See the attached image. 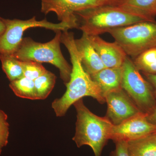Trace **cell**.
<instances>
[{"label":"cell","instance_id":"24","mask_svg":"<svg viewBox=\"0 0 156 156\" xmlns=\"http://www.w3.org/2000/svg\"><path fill=\"white\" fill-rule=\"evenodd\" d=\"M147 119L150 122L156 126V106L152 111L147 115Z\"/></svg>","mask_w":156,"mask_h":156},{"label":"cell","instance_id":"10","mask_svg":"<svg viewBox=\"0 0 156 156\" xmlns=\"http://www.w3.org/2000/svg\"><path fill=\"white\" fill-rule=\"evenodd\" d=\"M105 98L107 105L106 117L114 125L143 113L122 88L109 92Z\"/></svg>","mask_w":156,"mask_h":156},{"label":"cell","instance_id":"6","mask_svg":"<svg viewBox=\"0 0 156 156\" xmlns=\"http://www.w3.org/2000/svg\"><path fill=\"white\" fill-rule=\"evenodd\" d=\"M122 68L121 87L140 111L148 114L156 106L152 87L141 75L131 57L127 56Z\"/></svg>","mask_w":156,"mask_h":156},{"label":"cell","instance_id":"27","mask_svg":"<svg viewBox=\"0 0 156 156\" xmlns=\"http://www.w3.org/2000/svg\"><path fill=\"white\" fill-rule=\"evenodd\" d=\"M153 134L154 135V136H155L156 137V132H155V133H154V134Z\"/></svg>","mask_w":156,"mask_h":156},{"label":"cell","instance_id":"11","mask_svg":"<svg viewBox=\"0 0 156 156\" xmlns=\"http://www.w3.org/2000/svg\"><path fill=\"white\" fill-rule=\"evenodd\" d=\"M89 37L92 46L98 53L105 68L122 66L128 56L116 42H107L99 36Z\"/></svg>","mask_w":156,"mask_h":156},{"label":"cell","instance_id":"19","mask_svg":"<svg viewBox=\"0 0 156 156\" xmlns=\"http://www.w3.org/2000/svg\"><path fill=\"white\" fill-rule=\"evenodd\" d=\"M2 68L10 82L24 76L20 60L13 55H0Z\"/></svg>","mask_w":156,"mask_h":156},{"label":"cell","instance_id":"23","mask_svg":"<svg viewBox=\"0 0 156 156\" xmlns=\"http://www.w3.org/2000/svg\"><path fill=\"white\" fill-rule=\"evenodd\" d=\"M145 79L151 84L153 89L154 93L156 97V74L143 73Z\"/></svg>","mask_w":156,"mask_h":156},{"label":"cell","instance_id":"25","mask_svg":"<svg viewBox=\"0 0 156 156\" xmlns=\"http://www.w3.org/2000/svg\"><path fill=\"white\" fill-rule=\"evenodd\" d=\"M6 30V25L3 20V18L0 17V37L2 36Z\"/></svg>","mask_w":156,"mask_h":156},{"label":"cell","instance_id":"2","mask_svg":"<svg viewBox=\"0 0 156 156\" xmlns=\"http://www.w3.org/2000/svg\"><path fill=\"white\" fill-rule=\"evenodd\" d=\"M77 29L87 35L99 36L111 30L150 21L118 5H103L76 12Z\"/></svg>","mask_w":156,"mask_h":156},{"label":"cell","instance_id":"13","mask_svg":"<svg viewBox=\"0 0 156 156\" xmlns=\"http://www.w3.org/2000/svg\"><path fill=\"white\" fill-rule=\"evenodd\" d=\"M122 66L119 67L105 68L91 76L101 91L104 97L112 91L121 89L122 77Z\"/></svg>","mask_w":156,"mask_h":156},{"label":"cell","instance_id":"9","mask_svg":"<svg viewBox=\"0 0 156 156\" xmlns=\"http://www.w3.org/2000/svg\"><path fill=\"white\" fill-rule=\"evenodd\" d=\"M146 114L141 113L118 125H114L110 139L130 140L140 139L156 132V126L150 122Z\"/></svg>","mask_w":156,"mask_h":156},{"label":"cell","instance_id":"26","mask_svg":"<svg viewBox=\"0 0 156 156\" xmlns=\"http://www.w3.org/2000/svg\"><path fill=\"white\" fill-rule=\"evenodd\" d=\"M114 5H119L123 0H107Z\"/></svg>","mask_w":156,"mask_h":156},{"label":"cell","instance_id":"8","mask_svg":"<svg viewBox=\"0 0 156 156\" xmlns=\"http://www.w3.org/2000/svg\"><path fill=\"white\" fill-rule=\"evenodd\" d=\"M41 11L47 15L54 12L60 22L67 23L77 28L76 12L103 5H114L107 0H41Z\"/></svg>","mask_w":156,"mask_h":156},{"label":"cell","instance_id":"22","mask_svg":"<svg viewBox=\"0 0 156 156\" xmlns=\"http://www.w3.org/2000/svg\"><path fill=\"white\" fill-rule=\"evenodd\" d=\"M114 142L115 143V148L110 156H131L128 151V141L119 140Z\"/></svg>","mask_w":156,"mask_h":156},{"label":"cell","instance_id":"15","mask_svg":"<svg viewBox=\"0 0 156 156\" xmlns=\"http://www.w3.org/2000/svg\"><path fill=\"white\" fill-rule=\"evenodd\" d=\"M128 143L131 156H156V137L153 134Z\"/></svg>","mask_w":156,"mask_h":156},{"label":"cell","instance_id":"5","mask_svg":"<svg viewBox=\"0 0 156 156\" xmlns=\"http://www.w3.org/2000/svg\"><path fill=\"white\" fill-rule=\"evenodd\" d=\"M108 33L132 59L144 51L156 48V21L137 23L111 30Z\"/></svg>","mask_w":156,"mask_h":156},{"label":"cell","instance_id":"4","mask_svg":"<svg viewBox=\"0 0 156 156\" xmlns=\"http://www.w3.org/2000/svg\"><path fill=\"white\" fill-rule=\"evenodd\" d=\"M51 41L45 43L35 41L30 37L23 38L13 56L20 61L48 63L59 70L60 78L65 85L69 82L72 66L64 58L61 49L62 31L55 32Z\"/></svg>","mask_w":156,"mask_h":156},{"label":"cell","instance_id":"18","mask_svg":"<svg viewBox=\"0 0 156 156\" xmlns=\"http://www.w3.org/2000/svg\"><path fill=\"white\" fill-rule=\"evenodd\" d=\"M56 77L48 71L34 80L37 100H44L48 98L56 84Z\"/></svg>","mask_w":156,"mask_h":156},{"label":"cell","instance_id":"1","mask_svg":"<svg viewBox=\"0 0 156 156\" xmlns=\"http://www.w3.org/2000/svg\"><path fill=\"white\" fill-rule=\"evenodd\" d=\"M75 41L73 33L68 30L62 32L61 43L67 48L72 66L69 82L66 85V91L52 103L57 117L64 116L72 105L85 97H92L100 103L105 102L100 89L84 69Z\"/></svg>","mask_w":156,"mask_h":156},{"label":"cell","instance_id":"3","mask_svg":"<svg viewBox=\"0 0 156 156\" xmlns=\"http://www.w3.org/2000/svg\"><path fill=\"white\" fill-rule=\"evenodd\" d=\"M73 105L77 119L73 140L78 147L89 146L95 156H101L104 147L110 139L113 124L107 117L98 116L90 111L84 104L83 98Z\"/></svg>","mask_w":156,"mask_h":156},{"label":"cell","instance_id":"14","mask_svg":"<svg viewBox=\"0 0 156 156\" xmlns=\"http://www.w3.org/2000/svg\"><path fill=\"white\" fill-rule=\"evenodd\" d=\"M121 8L151 21H156V0H123Z\"/></svg>","mask_w":156,"mask_h":156},{"label":"cell","instance_id":"12","mask_svg":"<svg viewBox=\"0 0 156 156\" xmlns=\"http://www.w3.org/2000/svg\"><path fill=\"white\" fill-rule=\"evenodd\" d=\"M75 42L83 67L90 76L105 68L90 42L89 36L83 33L82 37L75 39Z\"/></svg>","mask_w":156,"mask_h":156},{"label":"cell","instance_id":"16","mask_svg":"<svg viewBox=\"0 0 156 156\" xmlns=\"http://www.w3.org/2000/svg\"><path fill=\"white\" fill-rule=\"evenodd\" d=\"M133 61L136 68L143 73L156 74V48L140 53Z\"/></svg>","mask_w":156,"mask_h":156},{"label":"cell","instance_id":"21","mask_svg":"<svg viewBox=\"0 0 156 156\" xmlns=\"http://www.w3.org/2000/svg\"><path fill=\"white\" fill-rule=\"evenodd\" d=\"M8 116L0 109V154L3 147L8 143L9 135V125L7 121Z\"/></svg>","mask_w":156,"mask_h":156},{"label":"cell","instance_id":"20","mask_svg":"<svg viewBox=\"0 0 156 156\" xmlns=\"http://www.w3.org/2000/svg\"><path fill=\"white\" fill-rule=\"evenodd\" d=\"M20 62L24 76L33 80L48 71L40 62L32 61H20Z\"/></svg>","mask_w":156,"mask_h":156},{"label":"cell","instance_id":"17","mask_svg":"<svg viewBox=\"0 0 156 156\" xmlns=\"http://www.w3.org/2000/svg\"><path fill=\"white\" fill-rule=\"evenodd\" d=\"M9 87L15 95L21 98L37 100L34 80L25 76L11 82Z\"/></svg>","mask_w":156,"mask_h":156},{"label":"cell","instance_id":"7","mask_svg":"<svg viewBox=\"0 0 156 156\" xmlns=\"http://www.w3.org/2000/svg\"><path fill=\"white\" fill-rule=\"evenodd\" d=\"M6 30L0 37V55H13L18 49L22 41L23 33L27 30L35 27H41L56 32L68 30L73 27L67 23H54L44 19L37 20L33 17L27 20L8 19L3 18Z\"/></svg>","mask_w":156,"mask_h":156}]
</instances>
